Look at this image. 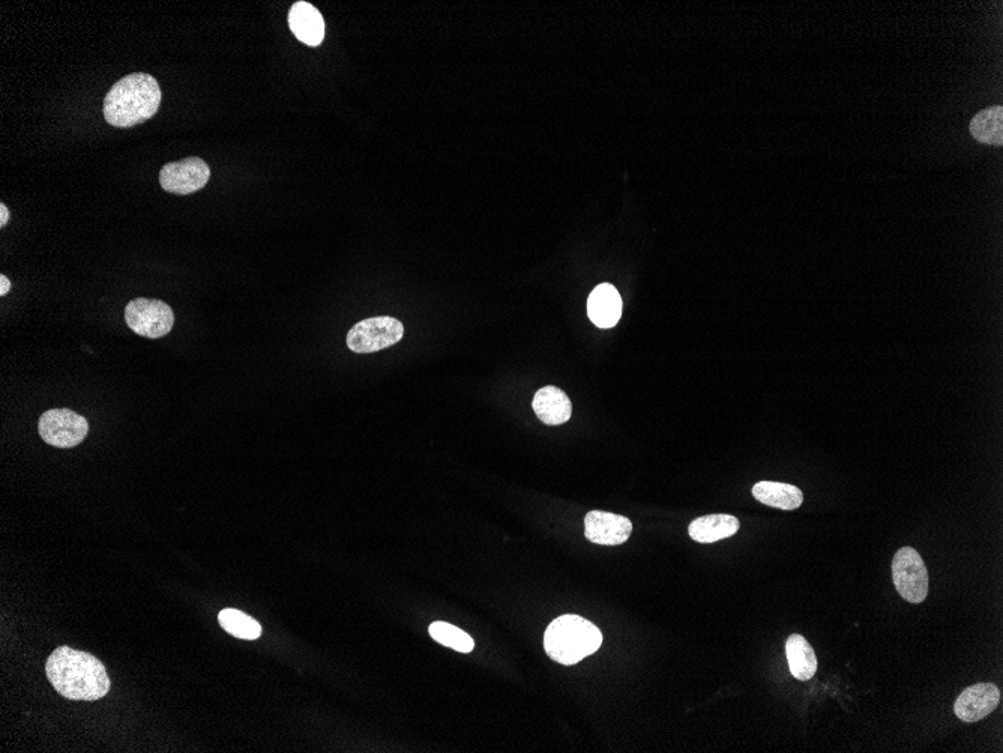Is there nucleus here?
<instances>
[{
	"instance_id": "nucleus-1",
	"label": "nucleus",
	"mask_w": 1003,
	"mask_h": 753,
	"mask_svg": "<svg viewBox=\"0 0 1003 753\" xmlns=\"http://www.w3.org/2000/svg\"><path fill=\"white\" fill-rule=\"evenodd\" d=\"M46 672L59 695L71 701H98L110 692L106 666L85 651L59 647L47 660Z\"/></svg>"
},
{
	"instance_id": "nucleus-9",
	"label": "nucleus",
	"mask_w": 1003,
	"mask_h": 753,
	"mask_svg": "<svg viewBox=\"0 0 1003 753\" xmlns=\"http://www.w3.org/2000/svg\"><path fill=\"white\" fill-rule=\"evenodd\" d=\"M633 533V524L625 516L609 512H589L585 519V534L589 542L601 546H618L627 542Z\"/></svg>"
},
{
	"instance_id": "nucleus-19",
	"label": "nucleus",
	"mask_w": 1003,
	"mask_h": 753,
	"mask_svg": "<svg viewBox=\"0 0 1003 753\" xmlns=\"http://www.w3.org/2000/svg\"><path fill=\"white\" fill-rule=\"evenodd\" d=\"M428 632H430V636L434 641L445 645V647L452 648V650L458 651V653L467 654L475 648L473 639L464 630L458 629V627L452 626V624L436 621V623L431 624Z\"/></svg>"
},
{
	"instance_id": "nucleus-15",
	"label": "nucleus",
	"mask_w": 1003,
	"mask_h": 753,
	"mask_svg": "<svg viewBox=\"0 0 1003 753\" xmlns=\"http://www.w3.org/2000/svg\"><path fill=\"white\" fill-rule=\"evenodd\" d=\"M753 495L765 506L786 512L798 510L804 502V495L798 487L777 481H760L754 484Z\"/></svg>"
},
{
	"instance_id": "nucleus-5",
	"label": "nucleus",
	"mask_w": 1003,
	"mask_h": 753,
	"mask_svg": "<svg viewBox=\"0 0 1003 753\" xmlns=\"http://www.w3.org/2000/svg\"><path fill=\"white\" fill-rule=\"evenodd\" d=\"M404 327L388 316L358 322L347 334V346L356 354H373L403 339Z\"/></svg>"
},
{
	"instance_id": "nucleus-16",
	"label": "nucleus",
	"mask_w": 1003,
	"mask_h": 753,
	"mask_svg": "<svg viewBox=\"0 0 1003 753\" xmlns=\"http://www.w3.org/2000/svg\"><path fill=\"white\" fill-rule=\"evenodd\" d=\"M790 672L796 680L807 681L817 672V657L810 642L802 635L789 636L786 642Z\"/></svg>"
},
{
	"instance_id": "nucleus-11",
	"label": "nucleus",
	"mask_w": 1003,
	"mask_h": 753,
	"mask_svg": "<svg viewBox=\"0 0 1003 753\" xmlns=\"http://www.w3.org/2000/svg\"><path fill=\"white\" fill-rule=\"evenodd\" d=\"M290 31L301 43L317 47L325 40V20L308 2H296L289 13Z\"/></svg>"
},
{
	"instance_id": "nucleus-21",
	"label": "nucleus",
	"mask_w": 1003,
	"mask_h": 753,
	"mask_svg": "<svg viewBox=\"0 0 1003 753\" xmlns=\"http://www.w3.org/2000/svg\"><path fill=\"white\" fill-rule=\"evenodd\" d=\"M10 289H11L10 280H8L7 277L5 276H0V295H2V297H5V295H7L8 292H10Z\"/></svg>"
},
{
	"instance_id": "nucleus-17",
	"label": "nucleus",
	"mask_w": 1003,
	"mask_h": 753,
	"mask_svg": "<svg viewBox=\"0 0 1003 753\" xmlns=\"http://www.w3.org/2000/svg\"><path fill=\"white\" fill-rule=\"evenodd\" d=\"M1002 121L1003 107H988L970 121V134L985 145L1000 146L1003 143Z\"/></svg>"
},
{
	"instance_id": "nucleus-18",
	"label": "nucleus",
	"mask_w": 1003,
	"mask_h": 753,
	"mask_svg": "<svg viewBox=\"0 0 1003 753\" xmlns=\"http://www.w3.org/2000/svg\"><path fill=\"white\" fill-rule=\"evenodd\" d=\"M218 623L227 633L245 641H256L262 635V626L238 609H223L218 615Z\"/></svg>"
},
{
	"instance_id": "nucleus-12",
	"label": "nucleus",
	"mask_w": 1003,
	"mask_h": 753,
	"mask_svg": "<svg viewBox=\"0 0 1003 753\" xmlns=\"http://www.w3.org/2000/svg\"><path fill=\"white\" fill-rule=\"evenodd\" d=\"M532 408H534L537 417L547 426H561V424L567 423L573 415L570 397L565 391L559 390L553 385L537 391Z\"/></svg>"
},
{
	"instance_id": "nucleus-13",
	"label": "nucleus",
	"mask_w": 1003,
	"mask_h": 753,
	"mask_svg": "<svg viewBox=\"0 0 1003 753\" xmlns=\"http://www.w3.org/2000/svg\"><path fill=\"white\" fill-rule=\"evenodd\" d=\"M588 315L598 328H612L622 316V298L615 286L604 283L589 295Z\"/></svg>"
},
{
	"instance_id": "nucleus-4",
	"label": "nucleus",
	"mask_w": 1003,
	"mask_h": 753,
	"mask_svg": "<svg viewBox=\"0 0 1003 753\" xmlns=\"http://www.w3.org/2000/svg\"><path fill=\"white\" fill-rule=\"evenodd\" d=\"M892 581L898 594L912 605H919L928 596V570L916 549H898L892 558Z\"/></svg>"
},
{
	"instance_id": "nucleus-10",
	"label": "nucleus",
	"mask_w": 1003,
	"mask_h": 753,
	"mask_svg": "<svg viewBox=\"0 0 1003 753\" xmlns=\"http://www.w3.org/2000/svg\"><path fill=\"white\" fill-rule=\"evenodd\" d=\"M999 702L1000 692L993 683H978L963 690L955 701L954 711L958 719L973 723L993 713Z\"/></svg>"
},
{
	"instance_id": "nucleus-7",
	"label": "nucleus",
	"mask_w": 1003,
	"mask_h": 753,
	"mask_svg": "<svg viewBox=\"0 0 1003 753\" xmlns=\"http://www.w3.org/2000/svg\"><path fill=\"white\" fill-rule=\"evenodd\" d=\"M38 430L47 444L73 448L88 436L89 424L85 417L70 409H52L41 415Z\"/></svg>"
},
{
	"instance_id": "nucleus-20",
	"label": "nucleus",
	"mask_w": 1003,
	"mask_h": 753,
	"mask_svg": "<svg viewBox=\"0 0 1003 753\" xmlns=\"http://www.w3.org/2000/svg\"><path fill=\"white\" fill-rule=\"evenodd\" d=\"M8 221H10V209L2 203L0 205V227L7 226Z\"/></svg>"
},
{
	"instance_id": "nucleus-14",
	"label": "nucleus",
	"mask_w": 1003,
	"mask_h": 753,
	"mask_svg": "<svg viewBox=\"0 0 1003 753\" xmlns=\"http://www.w3.org/2000/svg\"><path fill=\"white\" fill-rule=\"evenodd\" d=\"M739 528H741V524L735 516L708 515L691 522L688 534L696 542L709 545V543L735 536Z\"/></svg>"
},
{
	"instance_id": "nucleus-6",
	"label": "nucleus",
	"mask_w": 1003,
	"mask_h": 753,
	"mask_svg": "<svg viewBox=\"0 0 1003 753\" xmlns=\"http://www.w3.org/2000/svg\"><path fill=\"white\" fill-rule=\"evenodd\" d=\"M125 322L139 336L160 339L172 331L175 313L163 301L136 298L125 307Z\"/></svg>"
},
{
	"instance_id": "nucleus-3",
	"label": "nucleus",
	"mask_w": 1003,
	"mask_h": 753,
	"mask_svg": "<svg viewBox=\"0 0 1003 753\" xmlns=\"http://www.w3.org/2000/svg\"><path fill=\"white\" fill-rule=\"evenodd\" d=\"M603 635L598 627L579 615L556 618L544 633V648L550 659L573 666L600 650Z\"/></svg>"
},
{
	"instance_id": "nucleus-8",
	"label": "nucleus",
	"mask_w": 1003,
	"mask_h": 753,
	"mask_svg": "<svg viewBox=\"0 0 1003 753\" xmlns=\"http://www.w3.org/2000/svg\"><path fill=\"white\" fill-rule=\"evenodd\" d=\"M211 178V169L202 158L191 157L166 164L160 172V184L167 193L188 196L202 190Z\"/></svg>"
},
{
	"instance_id": "nucleus-2",
	"label": "nucleus",
	"mask_w": 1003,
	"mask_h": 753,
	"mask_svg": "<svg viewBox=\"0 0 1003 753\" xmlns=\"http://www.w3.org/2000/svg\"><path fill=\"white\" fill-rule=\"evenodd\" d=\"M161 89L149 74L136 73L112 86L104 100V118L113 127L131 128L154 118L160 109Z\"/></svg>"
}]
</instances>
